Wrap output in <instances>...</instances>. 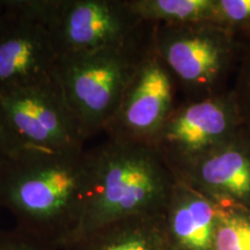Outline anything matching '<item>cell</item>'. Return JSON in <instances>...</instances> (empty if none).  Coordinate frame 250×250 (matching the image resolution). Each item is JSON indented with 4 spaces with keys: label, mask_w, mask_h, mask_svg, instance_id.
Masks as SVG:
<instances>
[{
    "label": "cell",
    "mask_w": 250,
    "mask_h": 250,
    "mask_svg": "<svg viewBox=\"0 0 250 250\" xmlns=\"http://www.w3.org/2000/svg\"><path fill=\"white\" fill-rule=\"evenodd\" d=\"M93 151L26 149L0 164V205L29 230L66 250L93 184Z\"/></svg>",
    "instance_id": "cell-1"
},
{
    "label": "cell",
    "mask_w": 250,
    "mask_h": 250,
    "mask_svg": "<svg viewBox=\"0 0 250 250\" xmlns=\"http://www.w3.org/2000/svg\"><path fill=\"white\" fill-rule=\"evenodd\" d=\"M92 151V191L68 248L115 221L132 217H161L177 181L149 143L108 137Z\"/></svg>",
    "instance_id": "cell-2"
},
{
    "label": "cell",
    "mask_w": 250,
    "mask_h": 250,
    "mask_svg": "<svg viewBox=\"0 0 250 250\" xmlns=\"http://www.w3.org/2000/svg\"><path fill=\"white\" fill-rule=\"evenodd\" d=\"M154 27L149 23L122 46L61 56L56 81L87 138L105 132L114 121L127 87L153 48Z\"/></svg>",
    "instance_id": "cell-3"
},
{
    "label": "cell",
    "mask_w": 250,
    "mask_h": 250,
    "mask_svg": "<svg viewBox=\"0 0 250 250\" xmlns=\"http://www.w3.org/2000/svg\"><path fill=\"white\" fill-rule=\"evenodd\" d=\"M37 17L54 34L62 55L116 48L147 28L129 0H30Z\"/></svg>",
    "instance_id": "cell-4"
},
{
    "label": "cell",
    "mask_w": 250,
    "mask_h": 250,
    "mask_svg": "<svg viewBox=\"0 0 250 250\" xmlns=\"http://www.w3.org/2000/svg\"><path fill=\"white\" fill-rule=\"evenodd\" d=\"M0 117L27 149H85L87 136L57 81L0 90Z\"/></svg>",
    "instance_id": "cell-5"
},
{
    "label": "cell",
    "mask_w": 250,
    "mask_h": 250,
    "mask_svg": "<svg viewBox=\"0 0 250 250\" xmlns=\"http://www.w3.org/2000/svg\"><path fill=\"white\" fill-rule=\"evenodd\" d=\"M0 19V90L56 80L61 52L29 0H2Z\"/></svg>",
    "instance_id": "cell-6"
},
{
    "label": "cell",
    "mask_w": 250,
    "mask_h": 250,
    "mask_svg": "<svg viewBox=\"0 0 250 250\" xmlns=\"http://www.w3.org/2000/svg\"><path fill=\"white\" fill-rule=\"evenodd\" d=\"M173 110V76L153 44L105 133L151 144Z\"/></svg>",
    "instance_id": "cell-7"
},
{
    "label": "cell",
    "mask_w": 250,
    "mask_h": 250,
    "mask_svg": "<svg viewBox=\"0 0 250 250\" xmlns=\"http://www.w3.org/2000/svg\"><path fill=\"white\" fill-rule=\"evenodd\" d=\"M223 41L213 23L155 24L154 46L176 79L204 95L223 66Z\"/></svg>",
    "instance_id": "cell-8"
},
{
    "label": "cell",
    "mask_w": 250,
    "mask_h": 250,
    "mask_svg": "<svg viewBox=\"0 0 250 250\" xmlns=\"http://www.w3.org/2000/svg\"><path fill=\"white\" fill-rule=\"evenodd\" d=\"M228 129V114L220 101L206 98L173 110L151 145L176 173L218 147Z\"/></svg>",
    "instance_id": "cell-9"
},
{
    "label": "cell",
    "mask_w": 250,
    "mask_h": 250,
    "mask_svg": "<svg viewBox=\"0 0 250 250\" xmlns=\"http://www.w3.org/2000/svg\"><path fill=\"white\" fill-rule=\"evenodd\" d=\"M219 210L211 197L176 181L161 215L167 250H213Z\"/></svg>",
    "instance_id": "cell-10"
},
{
    "label": "cell",
    "mask_w": 250,
    "mask_h": 250,
    "mask_svg": "<svg viewBox=\"0 0 250 250\" xmlns=\"http://www.w3.org/2000/svg\"><path fill=\"white\" fill-rule=\"evenodd\" d=\"M206 196H230L243 199L250 196V159L233 148L215 147L174 173Z\"/></svg>",
    "instance_id": "cell-11"
},
{
    "label": "cell",
    "mask_w": 250,
    "mask_h": 250,
    "mask_svg": "<svg viewBox=\"0 0 250 250\" xmlns=\"http://www.w3.org/2000/svg\"><path fill=\"white\" fill-rule=\"evenodd\" d=\"M67 250H167L161 217H132L108 224Z\"/></svg>",
    "instance_id": "cell-12"
},
{
    "label": "cell",
    "mask_w": 250,
    "mask_h": 250,
    "mask_svg": "<svg viewBox=\"0 0 250 250\" xmlns=\"http://www.w3.org/2000/svg\"><path fill=\"white\" fill-rule=\"evenodd\" d=\"M143 21L155 24L213 23L215 1L211 0H129Z\"/></svg>",
    "instance_id": "cell-13"
},
{
    "label": "cell",
    "mask_w": 250,
    "mask_h": 250,
    "mask_svg": "<svg viewBox=\"0 0 250 250\" xmlns=\"http://www.w3.org/2000/svg\"><path fill=\"white\" fill-rule=\"evenodd\" d=\"M213 250H250V212L220 206Z\"/></svg>",
    "instance_id": "cell-14"
},
{
    "label": "cell",
    "mask_w": 250,
    "mask_h": 250,
    "mask_svg": "<svg viewBox=\"0 0 250 250\" xmlns=\"http://www.w3.org/2000/svg\"><path fill=\"white\" fill-rule=\"evenodd\" d=\"M0 250H61L54 243L36 234L15 226L12 229L0 228Z\"/></svg>",
    "instance_id": "cell-15"
},
{
    "label": "cell",
    "mask_w": 250,
    "mask_h": 250,
    "mask_svg": "<svg viewBox=\"0 0 250 250\" xmlns=\"http://www.w3.org/2000/svg\"><path fill=\"white\" fill-rule=\"evenodd\" d=\"M250 23V0H220L215 1L214 22Z\"/></svg>",
    "instance_id": "cell-16"
},
{
    "label": "cell",
    "mask_w": 250,
    "mask_h": 250,
    "mask_svg": "<svg viewBox=\"0 0 250 250\" xmlns=\"http://www.w3.org/2000/svg\"><path fill=\"white\" fill-rule=\"evenodd\" d=\"M26 149L0 117V164L20 155Z\"/></svg>",
    "instance_id": "cell-17"
},
{
    "label": "cell",
    "mask_w": 250,
    "mask_h": 250,
    "mask_svg": "<svg viewBox=\"0 0 250 250\" xmlns=\"http://www.w3.org/2000/svg\"><path fill=\"white\" fill-rule=\"evenodd\" d=\"M237 101L242 118L249 127L250 133V57L246 61L245 68L242 71L241 85L237 92Z\"/></svg>",
    "instance_id": "cell-18"
},
{
    "label": "cell",
    "mask_w": 250,
    "mask_h": 250,
    "mask_svg": "<svg viewBox=\"0 0 250 250\" xmlns=\"http://www.w3.org/2000/svg\"><path fill=\"white\" fill-rule=\"evenodd\" d=\"M2 13H4V4H2V0H0V19L2 17Z\"/></svg>",
    "instance_id": "cell-19"
},
{
    "label": "cell",
    "mask_w": 250,
    "mask_h": 250,
    "mask_svg": "<svg viewBox=\"0 0 250 250\" xmlns=\"http://www.w3.org/2000/svg\"><path fill=\"white\" fill-rule=\"evenodd\" d=\"M1 208H1V205H0V211H1Z\"/></svg>",
    "instance_id": "cell-20"
}]
</instances>
